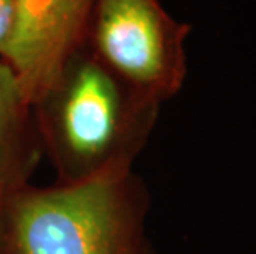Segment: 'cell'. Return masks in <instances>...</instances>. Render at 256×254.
Masks as SVG:
<instances>
[{
    "instance_id": "obj_4",
    "label": "cell",
    "mask_w": 256,
    "mask_h": 254,
    "mask_svg": "<svg viewBox=\"0 0 256 254\" xmlns=\"http://www.w3.org/2000/svg\"><path fill=\"white\" fill-rule=\"evenodd\" d=\"M94 2L15 0V28L2 59L17 74L32 104L83 45Z\"/></svg>"
},
{
    "instance_id": "obj_2",
    "label": "cell",
    "mask_w": 256,
    "mask_h": 254,
    "mask_svg": "<svg viewBox=\"0 0 256 254\" xmlns=\"http://www.w3.org/2000/svg\"><path fill=\"white\" fill-rule=\"evenodd\" d=\"M149 208V190L132 170L26 185L0 203L2 254H156Z\"/></svg>"
},
{
    "instance_id": "obj_6",
    "label": "cell",
    "mask_w": 256,
    "mask_h": 254,
    "mask_svg": "<svg viewBox=\"0 0 256 254\" xmlns=\"http://www.w3.org/2000/svg\"><path fill=\"white\" fill-rule=\"evenodd\" d=\"M15 28V0H0V59Z\"/></svg>"
},
{
    "instance_id": "obj_3",
    "label": "cell",
    "mask_w": 256,
    "mask_h": 254,
    "mask_svg": "<svg viewBox=\"0 0 256 254\" xmlns=\"http://www.w3.org/2000/svg\"><path fill=\"white\" fill-rule=\"evenodd\" d=\"M182 23L159 0H96L83 46L102 66L159 104L174 98L187 78Z\"/></svg>"
},
{
    "instance_id": "obj_5",
    "label": "cell",
    "mask_w": 256,
    "mask_h": 254,
    "mask_svg": "<svg viewBox=\"0 0 256 254\" xmlns=\"http://www.w3.org/2000/svg\"><path fill=\"white\" fill-rule=\"evenodd\" d=\"M43 157L34 104L14 69L0 59V203L30 185Z\"/></svg>"
},
{
    "instance_id": "obj_1",
    "label": "cell",
    "mask_w": 256,
    "mask_h": 254,
    "mask_svg": "<svg viewBox=\"0 0 256 254\" xmlns=\"http://www.w3.org/2000/svg\"><path fill=\"white\" fill-rule=\"evenodd\" d=\"M160 106L80 46L34 102L43 155L56 183H83L132 170Z\"/></svg>"
},
{
    "instance_id": "obj_7",
    "label": "cell",
    "mask_w": 256,
    "mask_h": 254,
    "mask_svg": "<svg viewBox=\"0 0 256 254\" xmlns=\"http://www.w3.org/2000/svg\"><path fill=\"white\" fill-rule=\"evenodd\" d=\"M0 254H2V245H0Z\"/></svg>"
}]
</instances>
